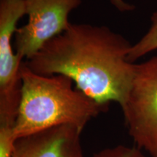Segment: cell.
<instances>
[{"instance_id": "3957f363", "label": "cell", "mask_w": 157, "mask_h": 157, "mask_svg": "<svg viewBox=\"0 0 157 157\" xmlns=\"http://www.w3.org/2000/svg\"><path fill=\"white\" fill-rule=\"evenodd\" d=\"M121 110L129 135L137 148L157 157V56L135 65Z\"/></svg>"}, {"instance_id": "8992f818", "label": "cell", "mask_w": 157, "mask_h": 157, "mask_svg": "<svg viewBox=\"0 0 157 157\" xmlns=\"http://www.w3.org/2000/svg\"><path fill=\"white\" fill-rule=\"evenodd\" d=\"M82 132L63 125L20 137L12 157H84Z\"/></svg>"}, {"instance_id": "277c9868", "label": "cell", "mask_w": 157, "mask_h": 157, "mask_svg": "<svg viewBox=\"0 0 157 157\" xmlns=\"http://www.w3.org/2000/svg\"><path fill=\"white\" fill-rule=\"evenodd\" d=\"M25 0H0V127L14 128L22 89L23 58L12 44Z\"/></svg>"}, {"instance_id": "ba28073f", "label": "cell", "mask_w": 157, "mask_h": 157, "mask_svg": "<svg viewBox=\"0 0 157 157\" xmlns=\"http://www.w3.org/2000/svg\"><path fill=\"white\" fill-rule=\"evenodd\" d=\"M93 157H146L142 151L137 146H126L124 145L106 148L100 151Z\"/></svg>"}, {"instance_id": "7a4b0ae2", "label": "cell", "mask_w": 157, "mask_h": 157, "mask_svg": "<svg viewBox=\"0 0 157 157\" xmlns=\"http://www.w3.org/2000/svg\"><path fill=\"white\" fill-rule=\"evenodd\" d=\"M22 89L14 126L15 138L69 125L83 131L86 125L109 105H101L73 88V81L64 75L43 76L21 67Z\"/></svg>"}, {"instance_id": "9c48e42d", "label": "cell", "mask_w": 157, "mask_h": 157, "mask_svg": "<svg viewBox=\"0 0 157 157\" xmlns=\"http://www.w3.org/2000/svg\"><path fill=\"white\" fill-rule=\"evenodd\" d=\"M16 140L14 128L0 127V157H12Z\"/></svg>"}, {"instance_id": "6da1fadb", "label": "cell", "mask_w": 157, "mask_h": 157, "mask_svg": "<svg viewBox=\"0 0 157 157\" xmlns=\"http://www.w3.org/2000/svg\"><path fill=\"white\" fill-rule=\"evenodd\" d=\"M132 46L107 26L71 23L25 63L37 74L68 76L97 103L121 108L135 74L136 64L127 60Z\"/></svg>"}, {"instance_id": "30bf717a", "label": "cell", "mask_w": 157, "mask_h": 157, "mask_svg": "<svg viewBox=\"0 0 157 157\" xmlns=\"http://www.w3.org/2000/svg\"><path fill=\"white\" fill-rule=\"evenodd\" d=\"M111 2L118 10L121 12L131 11L135 9V6L125 2L123 0H111Z\"/></svg>"}, {"instance_id": "52a82bcc", "label": "cell", "mask_w": 157, "mask_h": 157, "mask_svg": "<svg viewBox=\"0 0 157 157\" xmlns=\"http://www.w3.org/2000/svg\"><path fill=\"white\" fill-rule=\"evenodd\" d=\"M151 21L148 31L136 44H132L127 56L128 61L134 63L135 60L157 49V10L153 13Z\"/></svg>"}, {"instance_id": "5b68a950", "label": "cell", "mask_w": 157, "mask_h": 157, "mask_svg": "<svg viewBox=\"0 0 157 157\" xmlns=\"http://www.w3.org/2000/svg\"><path fill=\"white\" fill-rule=\"evenodd\" d=\"M82 0H25L28 23L17 29L15 34L16 52L30 59L48 41L68 28L70 13Z\"/></svg>"}]
</instances>
